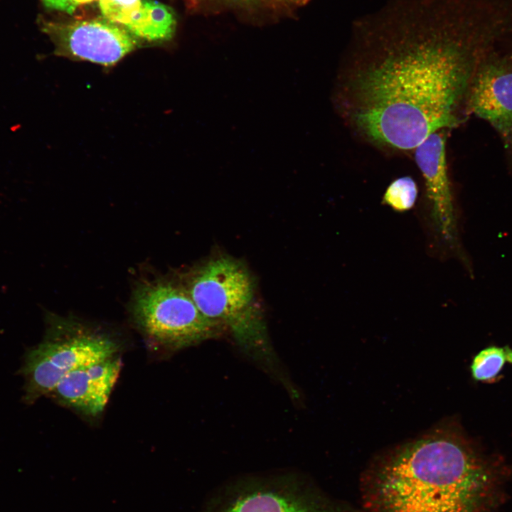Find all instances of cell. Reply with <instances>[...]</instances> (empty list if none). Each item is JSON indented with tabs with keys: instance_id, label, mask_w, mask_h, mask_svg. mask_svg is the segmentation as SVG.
I'll return each mask as SVG.
<instances>
[{
	"instance_id": "3",
	"label": "cell",
	"mask_w": 512,
	"mask_h": 512,
	"mask_svg": "<svg viewBox=\"0 0 512 512\" xmlns=\"http://www.w3.org/2000/svg\"><path fill=\"white\" fill-rule=\"evenodd\" d=\"M181 281L204 316L221 324L245 355L289 388L257 299L255 279L243 262L218 253Z\"/></svg>"
},
{
	"instance_id": "11",
	"label": "cell",
	"mask_w": 512,
	"mask_h": 512,
	"mask_svg": "<svg viewBox=\"0 0 512 512\" xmlns=\"http://www.w3.org/2000/svg\"><path fill=\"white\" fill-rule=\"evenodd\" d=\"M176 24L174 13L169 6L154 0H144L125 26L137 40L161 42L173 37Z\"/></svg>"
},
{
	"instance_id": "15",
	"label": "cell",
	"mask_w": 512,
	"mask_h": 512,
	"mask_svg": "<svg viewBox=\"0 0 512 512\" xmlns=\"http://www.w3.org/2000/svg\"><path fill=\"white\" fill-rule=\"evenodd\" d=\"M92 1L94 0H42L46 7L68 14L73 13L79 5Z\"/></svg>"
},
{
	"instance_id": "10",
	"label": "cell",
	"mask_w": 512,
	"mask_h": 512,
	"mask_svg": "<svg viewBox=\"0 0 512 512\" xmlns=\"http://www.w3.org/2000/svg\"><path fill=\"white\" fill-rule=\"evenodd\" d=\"M122 366L121 358L115 355L78 368L64 375L50 394L63 405L97 416L104 410Z\"/></svg>"
},
{
	"instance_id": "18",
	"label": "cell",
	"mask_w": 512,
	"mask_h": 512,
	"mask_svg": "<svg viewBox=\"0 0 512 512\" xmlns=\"http://www.w3.org/2000/svg\"><path fill=\"white\" fill-rule=\"evenodd\" d=\"M188 1H196V0H188Z\"/></svg>"
},
{
	"instance_id": "16",
	"label": "cell",
	"mask_w": 512,
	"mask_h": 512,
	"mask_svg": "<svg viewBox=\"0 0 512 512\" xmlns=\"http://www.w3.org/2000/svg\"><path fill=\"white\" fill-rule=\"evenodd\" d=\"M284 2L292 4H302L305 3L307 0H282Z\"/></svg>"
},
{
	"instance_id": "4",
	"label": "cell",
	"mask_w": 512,
	"mask_h": 512,
	"mask_svg": "<svg viewBox=\"0 0 512 512\" xmlns=\"http://www.w3.org/2000/svg\"><path fill=\"white\" fill-rule=\"evenodd\" d=\"M130 309L144 335L169 351L218 338L225 330L201 312L181 280H142L133 291Z\"/></svg>"
},
{
	"instance_id": "13",
	"label": "cell",
	"mask_w": 512,
	"mask_h": 512,
	"mask_svg": "<svg viewBox=\"0 0 512 512\" xmlns=\"http://www.w3.org/2000/svg\"><path fill=\"white\" fill-rule=\"evenodd\" d=\"M417 186L410 176H402L394 180L387 188L383 202L397 211L410 210L417 197Z\"/></svg>"
},
{
	"instance_id": "5",
	"label": "cell",
	"mask_w": 512,
	"mask_h": 512,
	"mask_svg": "<svg viewBox=\"0 0 512 512\" xmlns=\"http://www.w3.org/2000/svg\"><path fill=\"white\" fill-rule=\"evenodd\" d=\"M43 340L26 353L21 368L28 403L50 393L68 373L117 355L119 345L107 334L50 314Z\"/></svg>"
},
{
	"instance_id": "14",
	"label": "cell",
	"mask_w": 512,
	"mask_h": 512,
	"mask_svg": "<svg viewBox=\"0 0 512 512\" xmlns=\"http://www.w3.org/2000/svg\"><path fill=\"white\" fill-rule=\"evenodd\" d=\"M142 0H99L102 15L107 20L127 25L139 10Z\"/></svg>"
},
{
	"instance_id": "12",
	"label": "cell",
	"mask_w": 512,
	"mask_h": 512,
	"mask_svg": "<svg viewBox=\"0 0 512 512\" xmlns=\"http://www.w3.org/2000/svg\"><path fill=\"white\" fill-rule=\"evenodd\" d=\"M506 362L512 363V350L508 347L491 346L481 351L471 364L473 378L488 381L495 378Z\"/></svg>"
},
{
	"instance_id": "8",
	"label": "cell",
	"mask_w": 512,
	"mask_h": 512,
	"mask_svg": "<svg viewBox=\"0 0 512 512\" xmlns=\"http://www.w3.org/2000/svg\"><path fill=\"white\" fill-rule=\"evenodd\" d=\"M466 114L487 122L512 151V56L496 50L479 65L466 102Z\"/></svg>"
},
{
	"instance_id": "6",
	"label": "cell",
	"mask_w": 512,
	"mask_h": 512,
	"mask_svg": "<svg viewBox=\"0 0 512 512\" xmlns=\"http://www.w3.org/2000/svg\"><path fill=\"white\" fill-rule=\"evenodd\" d=\"M202 512H344L296 474L243 478L220 489Z\"/></svg>"
},
{
	"instance_id": "9",
	"label": "cell",
	"mask_w": 512,
	"mask_h": 512,
	"mask_svg": "<svg viewBox=\"0 0 512 512\" xmlns=\"http://www.w3.org/2000/svg\"><path fill=\"white\" fill-rule=\"evenodd\" d=\"M444 130L430 134L414 149L415 160L425 184L430 218L443 241L456 245L457 220L447 163Z\"/></svg>"
},
{
	"instance_id": "7",
	"label": "cell",
	"mask_w": 512,
	"mask_h": 512,
	"mask_svg": "<svg viewBox=\"0 0 512 512\" xmlns=\"http://www.w3.org/2000/svg\"><path fill=\"white\" fill-rule=\"evenodd\" d=\"M55 54L110 68L133 51L138 42L127 28L107 19L41 21Z\"/></svg>"
},
{
	"instance_id": "1",
	"label": "cell",
	"mask_w": 512,
	"mask_h": 512,
	"mask_svg": "<svg viewBox=\"0 0 512 512\" xmlns=\"http://www.w3.org/2000/svg\"><path fill=\"white\" fill-rule=\"evenodd\" d=\"M511 32L490 0H394L355 28L334 108L365 142L414 151L465 121L479 65Z\"/></svg>"
},
{
	"instance_id": "2",
	"label": "cell",
	"mask_w": 512,
	"mask_h": 512,
	"mask_svg": "<svg viewBox=\"0 0 512 512\" xmlns=\"http://www.w3.org/2000/svg\"><path fill=\"white\" fill-rule=\"evenodd\" d=\"M510 470L455 429L442 427L383 455L366 473V512H497Z\"/></svg>"
},
{
	"instance_id": "17",
	"label": "cell",
	"mask_w": 512,
	"mask_h": 512,
	"mask_svg": "<svg viewBox=\"0 0 512 512\" xmlns=\"http://www.w3.org/2000/svg\"><path fill=\"white\" fill-rule=\"evenodd\" d=\"M228 1H232L238 2V3L247 4V3L256 2L258 1H261V0H228Z\"/></svg>"
}]
</instances>
